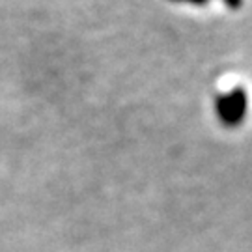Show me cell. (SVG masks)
<instances>
[{"label": "cell", "mask_w": 252, "mask_h": 252, "mask_svg": "<svg viewBox=\"0 0 252 252\" xmlns=\"http://www.w3.org/2000/svg\"><path fill=\"white\" fill-rule=\"evenodd\" d=\"M174 4H187V6H196V8H204L209 4V0H170Z\"/></svg>", "instance_id": "7a4b0ae2"}, {"label": "cell", "mask_w": 252, "mask_h": 252, "mask_svg": "<svg viewBox=\"0 0 252 252\" xmlns=\"http://www.w3.org/2000/svg\"><path fill=\"white\" fill-rule=\"evenodd\" d=\"M224 2L226 8L230 9H241V6H243V0H222Z\"/></svg>", "instance_id": "3957f363"}, {"label": "cell", "mask_w": 252, "mask_h": 252, "mask_svg": "<svg viewBox=\"0 0 252 252\" xmlns=\"http://www.w3.org/2000/svg\"><path fill=\"white\" fill-rule=\"evenodd\" d=\"M217 120L228 129L239 127L249 114V94L243 86H234L215 97Z\"/></svg>", "instance_id": "6da1fadb"}]
</instances>
